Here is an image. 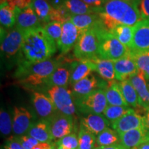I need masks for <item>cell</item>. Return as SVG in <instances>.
<instances>
[{"label":"cell","mask_w":149,"mask_h":149,"mask_svg":"<svg viewBox=\"0 0 149 149\" xmlns=\"http://www.w3.org/2000/svg\"><path fill=\"white\" fill-rule=\"evenodd\" d=\"M99 39L97 57L101 59L115 61L125 57L131 51L108 31L104 26L99 29Z\"/></svg>","instance_id":"277c9868"},{"label":"cell","mask_w":149,"mask_h":149,"mask_svg":"<svg viewBox=\"0 0 149 149\" xmlns=\"http://www.w3.org/2000/svg\"><path fill=\"white\" fill-rule=\"evenodd\" d=\"M50 38L57 45L62 33V24L57 22H50L43 26Z\"/></svg>","instance_id":"d590c367"},{"label":"cell","mask_w":149,"mask_h":149,"mask_svg":"<svg viewBox=\"0 0 149 149\" xmlns=\"http://www.w3.org/2000/svg\"><path fill=\"white\" fill-rule=\"evenodd\" d=\"M147 81V85H148V89H149V80L148 81Z\"/></svg>","instance_id":"db71d44e"},{"label":"cell","mask_w":149,"mask_h":149,"mask_svg":"<svg viewBox=\"0 0 149 149\" xmlns=\"http://www.w3.org/2000/svg\"><path fill=\"white\" fill-rule=\"evenodd\" d=\"M47 94L59 113L70 116L75 114L77 107L72 91L69 89L59 86L49 87Z\"/></svg>","instance_id":"8992f818"},{"label":"cell","mask_w":149,"mask_h":149,"mask_svg":"<svg viewBox=\"0 0 149 149\" xmlns=\"http://www.w3.org/2000/svg\"><path fill=\"white\" fill-rule=\"evenodd\" d=\"M80 126L95 135L109 128L110 122L104 115L100 114H88L81 119Z\"/></svg>","instance_id":"44dd1931"},{"label":"cell","mask_w":149,"mask_h":149,"mask_svg":"<svg viewBox=\"0 0 149 149\" xmlns=\"http://www.w3.org/2000/svg\"><path fill=\"white\" fill-rule=\"evenodd\" d=\"M111 124L113 129L118 134L136 128H146L144 117L139 115L133 109H130L125 115Z\"/></svg>","instance_id":"9c48e42d"},{"label":"cell","mask_w":149,"mask_h":149,"mask_svg":"<svg viewBox=\"0 0 149 149\" xmlns=\"http://www.w3.org/2000/svg\"><path fill=\"white\" fill-rule=\"evenodd\" d=\"M82 1L91 6L101 8L107 2L108 0H82Z\"/></svg>","instance_id":"ee69618b"},{"label":"cell","mask_w":149,"mask_h":149,"mask_svg":"<svg viewBox=\"0 0 149 149\" xmlns=\"http://www.w3.org/2000/svg\"><path fill=\"white\" fill-rule=\"evenodd\" d=\"M78 149H94L96 147V135L80 126L78 133Z\"/></svg>","instance_id":"d6a6232c"},{"label":"cell","mask_w":149,"mask_h":149,"mask_svg":"<svg viewBox=\"0 0 149 149\" xmlns=\"http://www.w3.org/2000/svg\"><path fill=\"white\" fill-rule=\"evenodd\" d=\"M131 52V51H130ZM117 60L113 61L115 72V78L117 81H124L129 79L139 71L138 68L131 53Z\"/></svg>","instance_id":"9a60e30c"},{"label":"cell","mask_w":149,"mask_h":149,"mask_svg":"<svg viewBox=\"0 0 149 149\" xmlns=\"http://www.w3.org/2000/svg\"><path fill=\"white\" fill-rule=\"evenodd\" d=\"M102 21L95 26L81 33L74 46V55L79 60H91L97 57L99 47V29L102 26Z\"/></svg>","instance_id":"5b68a950"},{"label":"cell","mask_w":149,"mask_h":149,"mask_svg":"<svg viewBox=\"0 0 149 149\" xmlns=\"http://www.w3.org/2000/svg\"><path fill=\"white\" fill-rule=\"evenodd\" d=\"M49 149H57V146H56L55 143H52L51 146L50 147Z\"/></svg>","instance_id":"f907efd6"},{"label":"cell","mask_w":149,"mask_h":149,"mask_svg":"<svg viewBox=\"0 0 149 149\" xmlns=\"http://www.w3.org/2000/svg\"><path fill=\"white\" fill-rule=\"evenodd\" d=\"M95 71V65L91 60L84 59L72 62V72L70 83L74 84L80 80L84 79Z\"/></svg>","instance_id":"603a6c76"},{"label":"cell","mask_w":149,"mask_h":149,"mask_svg":"<svg viewBox=\"0 0 149 149\" xmlns=\"http://www.w3.org/2000/svg\"><path fill=\"white\" fill-rule=\"evenodd\" d=\"M74 102L78 111L86 115L103 114L108 106L104 89H97Z\"/></svg>","instance_id":"52a82bcc"},{"label":"cell","mask_w":149,"mask_h":149,"mask_svg":"<svg viewBox=\"0 0 149 149\" xmlns=\"http://www.w3.org/2000/svg\"><path fill=\"white\" fill-rule=\"evenodd\" d=\"M60 64L58 59H51L37 63H19L14 74L17 78L19 84L24 87L33 88L46 84V82L57 67Z\"/></svg>","instance_id":"3957f363"},{"label":"cell","mask_w":149,"mask_h":149,"mask_svg":"<svg viewBox=\"0 0 149 149\" xmlns=\"http://www.w3.org/2000/svg\"><path fill=\"white\" fill-rule=\"evenodd\" d=\"M81 33L70 20L62 24V33L57 45L61 54L68 53L74 48Z\"/></svg>","instance_id":"4fadbf2b"},{"label":"cell","mask_w":149,"mask_h":149,"mask_svg":"<svg viewBox=\"0 0 149 149\" xmlns=\"http://www.w3.org/2000/svg\"><path fill=\"white\" fill-rule=\"evenodd\" d=\"M32 103L37 115L42 119L48 120L57 112L49 97L42 93L37 91L33 93Z\"/></svg>","instance_id":"2e32d148"},{"label":"cell","mask_w":149,"mask_h":149,"mask_svg":"<svg viewBox=\"0 0 149 149\" xmlns=\"http://www.w3.org/2000/svg\"><path fill=\"white\" fill-rule=\"evenodd\" d=\"M108 81H102L96 76L90 74L72 85V93L74 100L88 95L97 89H105Z\"/></svg>","instance_id":"8fae6325"},{"label":"cell","mask_w":149,"mask_h":149,"mask_svg":"<svg viewBox=\"0 0 149 149\" xmlns=\"http://www.w3.org/2000/svg\"><path fill=\"white\" fill-rule=\"evenodd\" d=\"M72 72V62L61 63L54 70L46 82V86H59L67 88L70 83Z\"/></svg>","instance_id":"e0dca14e"},{"label":"cell","mask_w":149,"mask_h":149,"mask_svg":"<svg viewBox=\"0 0 149 149\" xmlns=\"http://www.w3.org/2000/svg\"><path fill=\"white\" fill-rule=\"evenodd\" d=\"M91 61L95 65V71L104 81H111L116 79L113 61L96 57Z\"/></svg>","instance_id":"484cf974"},{"label":"cell","mask_w":149,"mask_h":149,"mask_svg":"<svg viewBox=\"0 0 149 149\" xmlns=\"http://www.w3.org/2000/svg\"><path fill=\"white\" fill-rule=\"evenodd\" d=\"M137 93L139 105L149 111V89L147 81L144 77V72L139 70L135 75L128 79Z\"/></svg>","instance_id":"ffe728a7"},{"label":"cell","mask_w":149,"mask_h":149,"mask_svg":"<svg viewBox=\"0 0 149 149\" xmlns=\"http://www.w3.org/2000/svg\"><path fill=\"white\" fill-rule=\"evenodd\" d=\"M27 135L31 136L41 143L52 144V141L54 140L49 120L44 119L35 122L29 129Z\"/></svg>","instance_id":"7402d4cb"},{"label":"cell","mask_w":149,"mask_h":149,"mask_svg":"<svg viewBox=\"0 0 149 149\" xmlns=\"http://www.w3.org/2000/svg\"><path fill=\"white\" fill-rule=\"evenodd\" d=\"M51 130L54 140H58L65 136L72 133L73 130L72 116L67 115L57 111L48 119Z\"/></svg>","instance_id":"30bf717a"},{"label":"cell","mask_w":149,"mask_h":149,"mask_svg":"<svg viewBox=\"0 0 149 149\" xmlns=\"http://www.w3.org/2000/svg\"><path fill=\"white\" fill-rule=\"evenodd\" d=\"M4 149H24L18 137H10L4 144Z\"/></svg>","instance_id":"b9f144b4"},{"label":"cell","mask_w":149,"mask_h":149,"mask_svg":"<svg viewBox=\"0 0 149 149\" xmlns=\"http://www.w3.org/2000/svg\"><path fill=\"white\" fill-rule=\"evenodd\" d=\"M144 122H145V126L146 129L149 131V111H147L146 113L144 115Z\"/></svg>","instance_id":"c3c4849f"},{"label":"cell","mask_w":149,"mask_h":149,"mask_svg":"<svg viewBox=\"0 0 149 149\" xmlns=\"http://www.w3.org/2000/svg\"><path fill=\"white\" fill-rule=\"evenodd\" d=\"M119 85L123 96L128 106L134 108L135 109L138 108L140 106L139 103L138 95L132 84L128 80H124L119 82Z\"/></svg>","instance_id":"4dcf8cb0"},{"label":"cell","mask_w":149,"mask_h":149,"mask_svg":"<svg viewBox=\"0 0 149 149\" xmlns=\"http://www.w3.org/2000/svg\"><path fill=\"white\" fill-rule=\"evenodd\" d=\"M71 14L63 4L53 6L51 14V22H57L63 24L71 19Z\"/></svg>","instance_id":"e575fe53"},{"label":"cell","mask_w":149,"mask_h":149,"mask_svg":"<svg viewBox=\"0 0 149 149\" xmlns=\"http://www.w3.org/2000/svg\"><path fill=\"white\" fill-rule=\"evenodd\" d=\"M8 2L0 4V23L1 27L10 29L16 24V10Z\"/></svg>","instance_id":"83f0119b"},{"label":"cell","mask_w":149,"mask_h":149,"mask_svg":"<svg viewBox=\"0 0 149 149\" xmlns=\"http://www.w3.org/2000/svg\"><path fill=\"white\" fill-rule=\"evenodd\" d=\"M16 10V24L15 27L25 32L28 30L40 26V21L35 14L33 7L20 10L15 8Z\"/></svg>","instance_id":"d6986e66"},{"label":"cell","mask_w":149,"mask_h":149,"mask_svg":"<svg viewBox=\"0 0 149 149\" xmlns=\"http://www.w3.org/2000/svg\"><path fill=\"white\" fill-rule=\"evenodd\" d=\"M55 144L57 146L62 147L66 149H78L79 147L78 135L74 133H72L65 136L63 138L55 141Z\"/></svg>","instance_id":"f35d334b"},{"label":"cell","mask_w":149,"mask_h":149,"mask_svg":"<svg viewBox=\"0 0 149 149\" xmlns=\"http://www.w3.org/2000/svg\"><path fill=\"white\" fill-rule=\"evenodd\" d=\"M120 144L126 149H134L149 138V131L146 128H136L119 134Z\"/></svg>","instance_id":"ac0fdd59"},{"label":"cell","mask_w":149,"mask_h":149,"mask_svg":"<svg viewBox=\"0 0 149 149\" xmlns=\"http://www.w3.org/2000/svg\"><path fill=\"white\" fill-rule=\"evenodd\" d=\"M136 1L143 19H149V0H136Z\"/></svg>","instance_id":"60d3db41"},{"label":"cell","mask_w":149,"mask_h":149,"mask_svg":"<svg viewBox=\"0 0 149 149\" xmlns=\"http://www.w3.org/2000/svg\"><path fill=\"white\" fill-rule=\"evenodd\" d=\"M52 144L49 143H41L40 142L38 144H37L33 149H49L51 146Z\"/></svg>","instance_id":"bcb514c9"},{"label":"cell","mask_w":149,"mask_h":149,"mask_svg":"<svg viewBox=\"0 0 149 149\" xmlns=\"http://www.w3.org/2000/svg\"><path fill=\"white\" fill-rule=\"evenodd\" d=\"M139 70L149 72V50L142 52H130Z\"/></svg>","instance_id":"8d00e7d4"},{"label":"cell","mask_w":149,"mask_h":149,"mask_svg":"<svg viewBox=\"0 0 149 149\" xmlns=\"http://www.w3.org/2000/svg\"><path fill=\"white\" fill-rule=\"evenodd\" d=\"M35 14L40 22L47 24L51 22V14L53 6L47 0H33L32 5Z\"/></svg>","instance_id":"f546056e"},{"label":"cell","mask_w":149,"mask_h":149,"mask_svg":"<svg viewBox=\"0 0 149 149\" xmlns=\"http://www.w3.org/2000/svg\"><path fill=\"white\" fill-rule=\"evenodd\" d=\"M134 149H149V138Z\"/></svg>","instance_id":"7dc6e473"},{"label":"cell","mask_w":149,"mask_h":149,"mask_svg":"<svg viewBox=\"0 0 149 149\" xmlns=\"http://www.w3.org/2000/svg\"><path fill=\"white\" fill-rule=\"evenodd\" d=\"M24 33L17 27L7 33L1 29V51L7 58L14 57L21 51Z\"/></svg>","instance_id":"ba28073f"},{"label":"cell","mask_w":149,"mask_h":149,"mask_svg":"<svg viewBox=\"0 0 149 149\" xmlns=\"http://www.w3.org/2000/svg\"><path fill=\"white\" fill-rule=\"evenodd\" d=\"M119 142L120 143L119 134L113 128L109 127L97 135L96 147L112 146L119 144Z\"/></svg>","instance_id":"1f68e13d"},{"label":"cell","mask_w":149,"mask_h":149,"mask_svg":"<svg viewBox=\"0 0 149 149\" xmlns=\"http://www.w3.org/2000/svg\"><path fill=\"white\" fill-rule=\"evenodd\" d=\"M33 115L23 107H14L13 116V132L17 137L27 134L33 124Z\"/></svg>","instance_id":"7c38bea8"},{"label":"cell","mask_w":149,"mask_h":149,"mask_svg":"<svg viewBox=\"0 0 149 149\" xmlns=\"http://www.w3.org/2000/svg\"><path fill=\"white\" fill-rule=\"evenodd\" d=\"M57 44L39 26L25 31L19 63L37 64L48 60L55 53Z\"/></svg>","instance_id":"6da1fadb"},{"label":"cell","mask_w":149,"mask_h":149,"mask_svg":"<svg viewBox=\"0 0 149 149\" xmlns=\"http://www.w3.org/2000/svg\"><path fill=\"white\" fill-rule=\"evenodd\" d=\"M0 130L5 137L10 135L13 130V120L10 114L3 109L0 111Z\"/></svg>","instance_id":"74e56055"},{"label":"cell","mask_w":149,"mask_h":149,"mask_svg":"<svg viewBox=\"0 0 149 149\" xmlns=\"http://www.w3.org/2000/svg\"><path fill=\"white\" fill-rule=\"evenodd\" d=\"M94 149H126L124 146H122L121 144H117L115 145L109 146H98L95 148Z\"/></svg>","instance_id":"f6af8a7d"},{"label":"cell","mask_w":149,"mask_h":149,"mask_svg":"<svg viewBox=\"0 0 149 149\" xmlns=\"http://www.w3.org/2000/svg\"><path fill=\"white\" fill-rule=\"evenodd\" d=\"M133 52H142L149 50V19H143L134 26Z\"/></svg>","instance_id":"5bb4252c"},{"label":"cell","mask_w":149,"mask_h":149,"mask_svg":"<svg viewBox=\"0 0 149 149\" xmlns=\"http://www.w3.org/2000/svg\"><path fill=\"white\" fill-rule=\"evenodd\" d=\"M130 109V107H127L108 105L104 112L103 115L111 124L125 115Z\"/></svg>","instance_id":"836d02e7"},{"label":"cell","mask_w":149,"mask_h":149,"mask_svg":"<svg viewBox=\"0 0 149 149\" xmlns=\"http://www.w3.org/2000/svg\"><path fill=\"white\" fill-rule=\"evenodd\" d=\"M98 15L109 32L119 25L134 26L143 20L136 0H108Z\"/></svg>","instance_id":"7a4b0ae2"},{"label":"cell","mask_w":149,"mask_h":149,"mask_svg":"<svg viewBox=\"0 0 149 149\" xmlns=\"http://www.w3.org/2000/svg\"><path fill=\"white\" fill-rule=\"evenodd\" d=\"M104 90L108 105L130 107L123 96L119 82H117L116 80L108 81L107 88Z\"/></svg>","instance_id":"cb8c5ba5"},{"label":"cell","mask_w":149,"mask_h":149,"mask_svg":"<svg viewBox=\"0 0 149 149\" xmlns=\"http://www.w3.org/2000/svg\"><path fill=\"white\" fill-rule=\"evenodd\" d=\"M18 138L24 149H33L37 144L40 143L37 139L27 134L18 137Z\"/></svg>","instance_id":"ab89813d"},{"label":"cell","mask_w":149,"mask_h":149,"mask_svg":"<svg viewBox=\"0 0 149 149\" xmlns=\"http://www.w3.org/2000/svg\"><path fill=\"white\" fill-rule=\"evenodd\" d=\"M62 4L64 6L71 14V15L99 13L101 8H97L89 6L84 2L82 0H63Z\"/></svg>","instance_id":"d4e9b609"},{"label":"cell","mask_w":149,"mask_h":149,"mask_svg":"<svg viewBox=\"0 0 149 149\" xmlns=\"http://www.w3.org/2000/svg\"><path fill=\"white\" fill-rule=\"evenodd\" d=\"M70 21L74 24L81 33L95 27L101 22L98 13H91L79 15H72Z\"/></svg>","instance_id":"4316f807"},{"label":"cell","mask_w":149,"mask_h":149,"mask_svg":"<svg viewBox=\"0 0 149 149\" xmlns=\"http://www.w3.org/2000/svg\"><path fill=\"white\" fill-rule=\"evenodd\" d=\"M144 77L146 79V81H148L149 80V72H144Z\"/></svg>","instance_id":"681fc988"},{"label":"cell","mask_w":149,"mask_h":149,"mask_svg":"<svg viewBox=\"0 0 149 149\" xmlns=\"http://www.w3.org/2000/svg\"><path fill=\"white\" fill-rule=\"evenodd\" d=\"M57 149H66V148H62V147H59V146H57Z\"/></svg>","instance_id":"f5cc1de1"},{"label":"cell","mask_w":149,"mask_h":149,"mask_svg":"<svg viewBox=\"0 0 149 149\" xmlns=\"http://www.w3.org/2000/svg\"><path fill=\"white\" fill-rule=\"evenodd\" d=\"M120 42L128 48H131L133 40L134 26L119 25L110 31Z\"/></svg>","instance_id":"f1b7e54d"},{"label":"cell","mask_w":149,"mask_h":149,"mask_svg":"<svg viewBox=\"0 0 149 149\" xmlns=\"http://www.w3.org/2000/svg\"><path fill=\"white\" fill-rule=\"evenodd\" d=\"M9 1H10V0H1V3H3L5 2H8Z\"/></svg>","instance_id":"816d5d0a"},{"label":"cell","mask_w":149,"mask_h":149,"mask_svg":"<svg viewBox=\"0 0 149 149\" xmlns=\"http://www.w3.org/2000/svg\"><path fill=\"white\" fill-rule=\"evenodd\" d=\"M33 1V0H10L8 3L15 8L23 10L31 6L32 5Z\"/></svg>","instance_id":"7bdbcfd3"}]
</instances>
